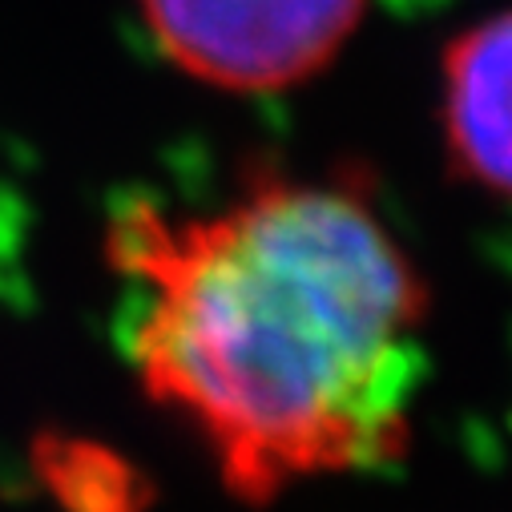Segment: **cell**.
Instances as JSON below:
<instances>
[{
  "label": "cell",
  "instance_id": "1",
  "mask_svg": "<svg viewBox=\"0 0 512 512\" xmlns=\"http://www.w3.org/2000/svg\"><path fill=\"white\" fill-rule=\"evenodd\" d=\"M117 347L242 496L392 460L428 371L400 238L343 186L263 182L109 226Z\"/></svg>",
  "mask_w": 512,
  "mask_h": 512
},
{
  "label": "cell",
  "instance_id": "2",
  "mask_svg": "<svg viewBox=\"0 0 512 512\" xmlns=\"http://www.w3.org/2000/svg\"><path fill=\"white\" fill-rule=\"evenodd\" d=\"M158 49L222 89H283L319 73L367 0H138Z\"/></svg>",
  "mask_w": 512,
  "mask_h": 512
},
{
  "label": "cell",
  "instance_id": "3",
  "mask_svg": "<svg viewBox=\"0 0 512 512\" xmlns=\"http://www.w3.org/2000/svg\"><path fill=\"white\" fill-rule=\"evenodd\" d=\"M440 121L460 170L512 202V9L476 21L448 45Z\"/></svg>",
  "mask_w": 512,
  "mask_h": 512
}]
</instances>
